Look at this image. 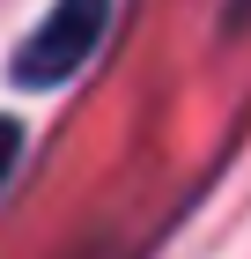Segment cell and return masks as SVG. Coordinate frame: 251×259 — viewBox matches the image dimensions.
Instances as JSON below:
<instances>
[{"label":"cell","mask_w":251,"mask_h":259,"mask_svg":"<svg viewBox=\"0 0 251 259\" xmlns=\"http://www.w3.org/2000/svg\"><path fill=\"white\" fill-rule=\"evenodd\" d=\"M104 22H111V0H52V15L15 45V81H22V89L67 81L104 45Z\"/></svg>","instance_id":"obj_1"},{"label":"cell","mask_w":251,"mask_h":259,"mask_svg":"<svg viewBox=\"0 0 251 259\" xmlns=\"http://www.w3.org/2000/svg\"><path fill=\"white\" fill-rule=\"evenodd\" d=\"M15 141H22V126H15V119H0V170L15 163Z\"/></svg>","instance_id":"obj_2"},{"label":"cell","mask_w":251,"mask_h":259,"mask_svg":"<svg viewBox=\"0 0 251 259\" xmlns=\"http://www.w3.org/2000/svg\"><path fill=\"white\" fill-rule=\"evenodd\" d=\"M222 22H236V30H244V22H251V0H229V15H222Z\"/></svg>","instance_id":"obj_3"}]
</instances>
